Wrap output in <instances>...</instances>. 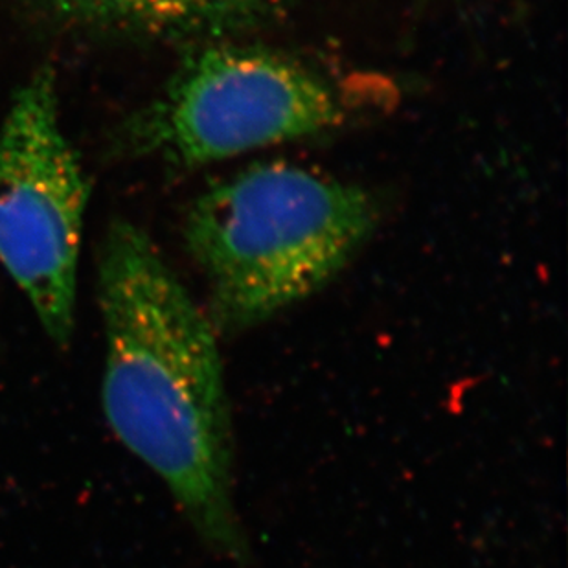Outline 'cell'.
<instances>
[{"mask_svg":"<svg viewBox=\"0 0 568 568\" xmlns=\"http://www.w3.org/2000/svg\"><path fill=\"white\" fill-rule=\"evenodd\" d=\"M98 301L109 427L161 478L210 552L248 565L231 397L209 313L129 221H114L103 237Z\"/></svg>","mask_w":568,"mask_h":568,"instance_id":"cell-1","label":"cell"},{"mask_svg":"<svg viewBox=\"0 0 568 568\" xmlns=\"http://www.w3.org/2000/svg\"><path fill=\"white\" fill-rule=\"evenodd\" d=\"M377 217L372 193L287 162L256 164L201 193L184 237L215 329L242 332L318 293Z\"/></svg>","mask_w":568,"mask_h":568,"instance_id":"cell-2","label":"cell"},{"mask_svg":"<svg viewBox=\"0 0 568 568\" xmlns=\"http://www.w3.org/2000/svg\"><path fill=\"white\" fill-rule=\"evenodd\" d=\"M332 85L273 50L215 43L195 50L129 122L128 145L173 166H204L337 128Z\"/></svg>","mask_w":568,"mask_h":568,"instance_id":"cell-3","label":"cell"},{"mask_svg":"<svg viewBox=\"0 0 568 568\" xmlns=\"http://www.w3.org/2000/svg\"><path fill=\"white\" fill-rule=\"evenodd\" d=\"M60 116L55 70L44 64L0 122V263L52 343L67 348L89 184Z\"/></svg>","mask_w":568,"mask_h":568,"instance_id":"cell-4","label":"cell"},{"mask_svg":"<svg viewBox=\"0 0 568 568\" xmlns=\"http://www.w3.org/2000/svg\"><path fill=\"white\" fill-rule=\"evenodd\" d=\"M278 0H139L129 22L156 30L217 32L267 10Z\"/></svg>","mask_w":568,"mask_h":568,"instance_id":"cell-5","label":"cell"},{"mask_svg":"<svg viewBox=\"0 0 568 568\" xmlns=\"http://www.w3.org/2000/svg\"><path fill=\"white\" fill-rule=\"evenodd\" d=\"M41 10L64 21L129 22L139 0H32Z\"/></svg>","mask_w":568,"mask_h":568,"instance_id":"cell-6","label":"cell"}]
</instances>
